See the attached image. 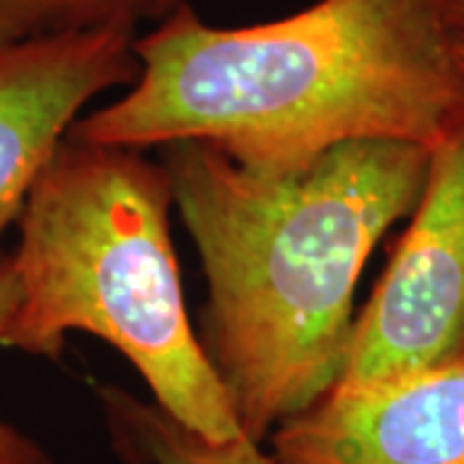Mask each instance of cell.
Here are the masks:
<instances>
[{
	"label": "cell",
	"instance_id": "277c9868",
	"mask_svg": "<svg viewBox=\"0 0 464 464\" xmlns=\"http://www.w3.org/2000/svg\"><path fill=\"white\" fill-rule=\"evenodd\" d=\"M454 366H464V111L429 150L423 194L353 320L335 387H369Z\"/></svg>",
	"mask_w": 464,
	"mask_h": 464
},
{
	"label": "cell",
	"instance_id": "8992f818",
	"mask_svg": "<svg viewBox=\"0 0 464 464\" xmlns=\"http://www.w3.org/2000/svg\"><path fill=\"white\" fill-rule=\"evenodd\" d=\"M268 441L282 464H464V366L335 387Z\"/></svg>",
	"mask_w": 464,
	"mask_h": 464
},
{
	"label": "cell",
	"instance_id": "52a82bcc",
	"mask_svg": "<svg viewBox=\"0 0 464 464\" xmlns=\"http://www.w3.org/2000/svg\"><path fill=\"white\" fill-rule=\"evenodd\" d=\"M103 413L116 451L132 464H282L271 449L237 436L212 441L191 431L155 402L132 398L124 390L106 387L101 392Z\"/></svg>",
	"mask_w": 464,
	"mask_h": 464
},
{
	"label": "cell",
	"instance_id": "30bf717a",
	"mask_svg": "<svg viewBox=\"0 0 464 464\" xmlns=\"http://www.w3.org/2000/svg\"><path fill=\"white\" fill-rule=\"evenodd\" d=\"M441 14L447 18V26L454 34V39L464 44V0H439Z\"/></svg>",
	"mask_w": 464,
	"mask_h": 464
},
{
	"label": "cell",
	"instance_id": "5b68a950",
	"mask_svg": "<svg viewBox=\"0 0 464 464\" xmlns=\"http://www.w3.org/2000/svg\"><path fill=\"white\" fill-rule=\"evenodd\" d=\"M140 75L134 36L75 32L0 44V237L91 101Z\"/></svg>",
	"mask_w": 464,
	"mask_h": 464
},
{
	"label": "cell",
	"instance_id": "3957f363",
	"mask_svg": "<svg viewBox=\"0 0 464 464\" xmlns=\"http://www.w3.org/2000/svg\"><path fill=\"white\" fill-rule=\"evenodd\" d=\"M170 204L163 163L65 137L18 217L21 299L3 348L57 359L70 333L96 335L137 369L158 408L230 441L243 433L186 313Z\"/></svg>",
	"mask_w": 464,
	"mask_h": 464
},
{
	"label": "cell",
	"instance_id": "9c48e42d",
	"mask_svg": "<svg viewBox=\"0 0 464 464\" xmlns=\"http://www.w3.org/2000/svg\"><path fill=\"white\" fill-rule=\"evenodd\" d=\"M21 289L11 258H0V348L3 338L16 313ZM0 464H57L47 449L42 447L29 433L16 429L14 423L0 418Z\"/></svg>",
	"mask_w": 464,
	"mask_h": 464
},
{
	"label": "cell",
	"instance_id": "7a4b0ae2",
	"mask_svg": "<svg viewBox=\"0 0 464 464\" xmlns=\"http://www.w3.org/2000/svg\"><path fill=\"white\" fill-rule=\"evenodd\" d=\"M163 166L209 284L201 346L240 433L264 444L341 380L359 276L384 232L413 215L429 150L366 140L264 170L173 142Z\"/></svg>",
	"mask_w": 464,
	"mask_h": 464
},
{
	"label": "cell",
	"instance_id": "ba28073f",
	"mask_svg": "<svg viewBox=\"0 0 464 464\" xmlns=\"http://www.w3.org/2000/svg\"><path fill=\"white\" fill-rule=\"evenodd\" d=\"M188 0H0V44L75 32H124L160 24Z\"/></svg>",
	"mask_w": 464,
	"mask_h": 464
},
{
	"label": "cell",
	"instance_id": "8fae6325",
	"mask_svg": "<svg viewBox=\"0 0 464 464\" xmlns=\"http://www.w3.org/2000/svg\"><path fill=\"white\" fill-rule=\"evenodd\" d=\"M459 57H462V63H464V44H459Z\"/></svg>",
	"mask_w": 464,
	"mask_h": 464
},
{
	"label": "cell",
	"instance_id": "6da1fadb",
	"mask_svg": "<svg viewBox=\"0 0 464 464\" xmlns=\"http://www.w3.org/2000/svg\"><path fill=\"white\" fill-rule=\"evenodd\" d=\"M130 91L70 140L204 142L289 170L346 142L431 150L464 111V63L439 0H317L292 16L212 26L188 5L134 36Z\"/></svg>",
	"mask_w": 464,
	"mask_h": 464
}]
</instances>
